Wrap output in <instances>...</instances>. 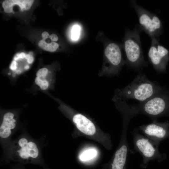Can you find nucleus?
<instances>
[{
    "mask_svg": "<svg viewBox=\"0 0 169 169\" xmlns=\"http://www.w3.org/2000/svg\"><path fill=\"white\" fill-rule=\"evenodd\" d=\"M25 54L23 52H22L19 54V56L20 59H23L25 58Z\"/></svg>",
    "mask_w": 169,
    "mask_h": 169,
    "instance_id": "393cba45",
    "label": "nucleus"
},
{
    "mask_svg": "<svg viewBox=\"0 0 169 169\" xmlns=\"http://www.w3.org/2000/svg\"><path fill=\"white\" fill-rule=\"evenodd\" d=\"M38 45L43 49L50 52L55 51L59 46V44L55 42H52L48 44L43 39L39 41Z\"/></svg>",
    "mask_w": 169,
    "mask_h": 169,
    "instance_id": "2eb2a0df",
    "label": "nucleus"
},
{
    "mask_svg": "<svg viewBox=\"0 0 169 169\" xmlns=\"http://www.w3.org/2000/svg\"><path fill=\"white\" fill-rule=\"evenodd\" d=\"M60 109L80 132L99 141L107 150L111 149L112 145L109 135L100 132L89 117L64 104L61 105Z\"/></svg>",
    "mask_w": 169,
    "mask_h": 169,
    "instance_id": "7ed1b4c3",
    "label": "nucleus"
},
{
    "mask_svg": "<svg viewBox=\"0 0 169 169\" xmlns=\"http://www.w3.org/2000/svg\"><path fill=\"white\" fill-rule=\"evenodd\" d=\"M130 4L137 15L139 26L151 38H158L162 34V25L161 20L155 13L147 10L132 0Z\"/></svg>",
    "mask_w": 169,
    "mask_h": 169,
    "instance_id": "0eeeda50",
    "label": "nucleus"
},
{
    "mask_svg": "<svg viewBox=\"0 0 169 169\" xmlns=\"http://www.w3.org/2000/svg\"><path fill=\"white\" fill-rule=\"evenodd\" d=\"M97 154V151L94 149H90L83 151L80 155L79 158L82 161H87L94 158Z\"/></svg>",
    "mask_w": 169,
    "mask_h": 169,
    "instance_id": "4468645a",
    "label": "nucleus"
},
{
    "mask_svg": "<svg viewBox=\"0 0 169 169\" xmlns=\"http://www.w3.org/2000/svg\"><path fill=\"white\" fill-rule=\"evenodd\" d=\"M131 134L134 148L143 158L140 165L141 168H146L150 161L156 160L160 162L165 158L166 155L159 151L158 147L148 138L140 134L136 128L132 131Z\"/></svg>",
    "mask_w": 169,
    "mask_h": 169,
    "instance_id": "39448f33",
    "label": "nucleus"
},
{
    "mask_svg": "<svg viewBox=\"0 0 169 169\" xmlns=\"http://www.w3.org/2000/svg\"><path fill=\"white\" fill-rule=\"evenodd\" d=\"M151 39V45L148 52L149 61L157 71H165L169 60V52L160 44L158 38Z\"/></svg>",
    "mask_w": 169,
    "mask_h": 169,
    "instance_id": "9b49d317",
    "label": "nucleus"
},
{
    "mask_svg": "<svg viewBox=\"0 0 169 169\" xmlns=\"http://www.w3.org/2000/svg\"><path fill=\"white\" fill-rule=\"evenodd\" d=\"M136 128L158 147L161 141L169 137V123L167 122L161 123L153 120L149 124L142 125Z\"/></svg>",
    "mask_w": 169,
    "mask_h": 169,
    "instance_id": "1a4fd4ad",
    "label": "nucleus"
},
{
    "mask_svg": "<svg viewBox=\"0 0 169 169\" xmlns=\"http://www.w3.org/2000/svg\"><path fill=\"white\" fill-rule=\"evenodd\" d=\"M129 150L127 142L124 141L120 143L112 158L110 169H126V161Z\"/></svg>",
    "mask_w": 169,
    "mask_h": 169,
    "instance_id": "f8f14e48",
    "label": "nucleus"
},
{
    "mask_svg": "<svg viewBox=\"0 0 169 169\" xmlns=\"http://www.w3.org/2000/svg\"><path fill=\"white\" fill-rule=\"evenodd\" d=\"M17 63L15 60L13 61L10 66V69L12 70L16 69L17 68Z\"/></svg>",
    "mask_w": 169,
    "mask_h": 169,
    "instance_id": "412c9836",
    "label": "nucleus"
},
{
    "mask_svg": "<svg viewBox=\"0 0 169 169\" xmlns=\"http://www.w3.org/2000/svg\"><path fill=\"white\" fill-rule=\"evenodd\" d=\"M161 90L157 83L149 80L145 74H140L124 88L116 89L112 100L115 103L131 99L142 102L159 93Z\"/></svg>",
    "mask_w": 169,
    "mask_h": 169,
    "instance_id": "f03ea898",
    "label": "nucleus"
},
{
    "mask_svg": "<svg viewBox=\"0 0 169 169\" xmlns=\"http://www.w3.org/2000/svg\"><path fill=\"white\" fill-rule=\"evenodd\" d=\"M34 2L32 0H6L3 2L2 6L4 11L6 13H14L13 7L14 5H18L22 11L28 10Z\"/></svg>",
    "mask_w": 169,
    "mask_h": 169,
    "instance_id": "ddd939ff",
    "label": "nucleus"
},
{
    "mask_svg": "<svg viewBox=\"0 0 169 169\" xmlns=\"http://www.w3.org/2000/svg\"><path fill=\"white\" fill-rule=\"evenodd\" d=\"M49 38L53 41H56L58 40L57 36L54 33H53L49 36Z\"/></svg>",
    "mask_w": 169,
    "mask_h": 169,
    "instance_id": "4be33fe9",
    "label": "nucleus"
},
{
    "mask_svg": "<svg viewBox=\"0 0 169 169\" xmlns=\"http://www.w3.org/2000/svg\"><path fill=\"white\" fill-rule=\"evenodd\" d=\"M29 68V65H26V66H25V67H24V69H25L27 70V69H28Z\"/></svg>",
    "mask_w": 169,
    "mask_h": 169,
    "instance_id": "cd10ccee",
    "label": "nucleus"
},
{
    "mask_svg": "<svg viewBox=\"0 0 169 169\" xmlns=\"http://www.w3.org/2000/svg\"><path fill=\"white\" fill-rule=\"evenodd\" d=\"M11 169H26L22 164L19 163L10 166ZM44 169H49L48 167L44 168Z\"/></svg>",
    "mask_w": 169,
    "mask_h": 169,
    "instance_id": "a211bd4d",
    "label": "nucleus"
},
{
    "mask_svg": "<svg viewBox=\"0 0 169 169\" xmlns=\"http://www.w3.org/2000/svg\"><path fill=\"white\" fill-rule=\"evenodd\" d=\"M142 31L138 25L132 30L127 29L124 41L127 62L129 66L136 70L147 65L141 47L140 33Z\"/></svg>",
    "mask_w": 169,
    "mask_h": 169,
    "instance_id": "20e7f679",
    "label": "nucleus"
},
{
    "mask_svg": "<svg viewBox=\"0 0 169 169\" xmlns=\"http://www.w3.org/2000/svg\"><path fill=\"white\" fill-rule=\"evenodd\" d=\"M19 54H16L14 58V60H17L20 59L19 58Z\"/></svg>",
    "mask_w": 169,
    "mask_h": 169,
    "instance_id": "a878e982",
    "label": "nucleus"
},
{
    "mask_svg": "<svg viewBox=\"0 0 169 169\" xmlns=\"http://www.w3.org/2000/svg\"><path fill=\"white\" fill-rule=\"evenodd\" d=\"M33 60L34 59L33 57L31 56L30 58L27 60V61L29 64H31L33 62Z\"/></svg>",
    "mask_w": 169,
    "mask_h": 169,
    "instance_id": "b1692460",
    "label": "nucleus"
},
{
    "mask_svg": "<svg viewBox=\"0 0 169 169\" xmlns=\"http://www.w3.org/2000/svg\"><path fill=\"white\" fill-rule=\"evenodd\" d=\"M159 94L148 100L135 105L127 104L126 106L130 112L135 116L139 114H142L156 120V118L162 115L167 108L166 100Z\"/></svg>",
    "mask_w": 169,
    "mask_h": 169,
    "instance_id": "423d86ee",
    "label": "nucleus"
},
{
    "mask_svg": "<svg viewBox=\"0 0 169 169\" xmlns=\"http://www.w3.org/2000/svg\"><path fill=\"white\" fill-rule=\"evenodd\" d=\"M17 116L11 111L5 113L0 126V143L3 149L12 141V136L22 126L18 124Z\"/></svg>",
    "mask_w": 169,
    "mask_h": 169,
    "instance_id": "9d476101",
    "label": "nucleus"
},
{
    "mask_svg": "<svg viewBox=\"0 0 169 169\" xmlns=\"http://www.w3.org/2000/svg\"><path fill=\"white\" fill-rule=\"evenodd\" d=\"M80 27L78 25H74L71 30V38L73 40L78 39L80 35Z\"/></svg>",
    "mask_w": 169,
    "mask_h": 169,
    "instance_id": "dca6fc26",
    "label": "nucleus"
},
{
    "mask_svg": "<svg viewBox=\"0 0 169 169\" xmlns=\"http://www.w3.org/2000/svg\"><path fill=\"white\" fill-rule=\"evenodd\" d=\"M30 57L31 56L29 54H27L26 55L25 58L27 60L30 58Z\"/></svg>",
    "mask_w": 169,
    "mask_h": 169,
    "instance_id": "bb28decb",
    "label": "nucleus"
},
{
    "mask_svg": "<svg viewBox=\"0 0 169 169\" xmlns=\"http://www.w3.org/2000/svg\"><path fill=\"white\" fill-rule=\"evenodd\" d=\"M44 79L39 77H36L35 80V83L36 84L40 86Z\"/></svg>",
    "mask_w": 169,
    "mask_h": 169,
    "instance_id": "aec40b11",
    "label": "nucleus"
},
{
    "mask_svg": "<svg viewBox=\"0 0 169 169\" xmlns=\"http://www.w3.org/2000/svg\"><path fill=\"white\" fill-rule=\"evenodd\" d=\"M104 54L105 61L99 76L117 75L125 62L120 46L114 43H109L105 48Z\"/></svg>",
    "mask_w": 169,
    "mask_h": 169,
    "instance_id": "6e6552de",
    "label": "nucleus"
},
{
    "mask_svg": "<svg viewBox=\"0 0 169 169\" xmlns=\"http://www.w3.org/2000/svg\"><path fill=\"white\" fill-rule=\"evenodd\" d=\"M42 37L43 38V40H45L46 39L49 37V35L48 32L45 31L42 33Z\"/></svg>",
    "mask_w": 169,
    "mask_h": 169,
    "instance_id": "5701e85b",
    "label": "nucleus"
},
{
    "mask_svg": "<svg viewBox=\"0 0 169 169\" xmlns=\"http://www.w3.org/2000/svg\"><path fill=\"white\" fill-rule=\"evenodd\" d=\"M49 85L48 82L46 79H44L43 80L39 87L41 90H45L48 88Z\"/></svg>",
    "mask_w": 169,
    "mask_h": 169,
    "instance_id": "6ab92c4d",
    "label": "nucleus"
},
{
    "mask_svg": "<svg viewBox=\"0 0 169 169\" xmlns=\"http://www.w3.org/2000/svg\"><path fill=\"white\" fill-rule=\"evenodd\" d=\"M10 73H8V74H9V75H10Z\"/></svg>",
    "mask_w": 169,
    "mask_h": 169,
    "instance_id": "c85d7f7f",
    "label": "nucleus"
},
{
    "mask_svg": "<svg viewBox=\"0 0 169 169\" xmlns=\"http://www.w3.org/2000/svg\"><path fill=\"white\" fill-rule=\"evenodd\" d=\"M48 73V70L45 68L40 69L37 72V77H39L43 79H45Z\"/></svg>",
    "mask_w": 169,
    "mask_h": 169,
    "instance_id": "f3484780",
    "label": "nucleus"
},
{
    "mask_svg": "<svg viewBox=\"0 0 169 169\" xmlns=\"http://www.w3.org/2000/svg\"><path fill=\"white\" fill-rule=\"evenodd\" d=\"M21 130V134L3 149L1 165L13 161L47 167L42 152L43 148L47 145L46 137L44 136L36 139L31 137L25 128Z\"/></svg>",
    "mask_w": 169,
    "mask_h": 169,
    "instance_id": "f257e3e1",
    "label": "nucleus"
}]
</instances>
